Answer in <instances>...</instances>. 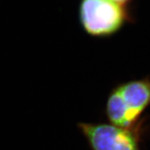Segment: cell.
<instances>
[{
    "mask_svg": "<svg viewBox=\"0 0 150 150\" xmlns=\"http://www.w3.org/2000/svg\"><path fill=\"white\" fill-rule=\"evenodd\" d=\"M110 1L114 2V3H117L118 4H121V5L127 6L132 0H110Z\"/></svg>",
    "mask_w": 150,
    "mask_h": 150,
    "instance_id": "obj_4",
    "label": "cell"
},
{
    "mask_svg": "<svg viewBox=\"0 0 150 150\" xmlns=\"http://www.w3.org/2000/svg\"><path fill=\"white\" fill-rule=\"evenodd\" d=\"M117 89L132 122L135 123L150 104V80L130 81L119 85Z\"/></svg>",
    "mask_w": 150,
    "mask_h": 150,
    "instance_id": "obj_3",
    "label": "cell"
},
{
    "mask_svg": "<svg viewBox=\"0 0 150 150\" xmlns=\"http://www.w3.org/2000/svg\"><path fill=\"white\" fill-rule=\"evenodd\" d=\"M79 17L83 28L93 37H109L131 19L127 6L110 0H81Z\"/></svg>",
    "mask_w": 150,
    "mask_h": 150,
    "instance_id": "obj_1",
    "label": "cell"
},
{
    "mask_svg": "<svg viewBox=\"0 0 150 150\" xmlns=\"http://www.w3.org/2000/svg\"><path fill=\"white\" fill-rule=\"evenodd\" d=\"M79 127L93 150H139V138L131 128L87 123Z\"/></svg>",
    "mask_w": 150,
    "mask_h": 150,
    "instance_id": "obj_2",
    "label": "cell"
}]
</instances>
